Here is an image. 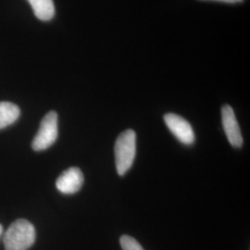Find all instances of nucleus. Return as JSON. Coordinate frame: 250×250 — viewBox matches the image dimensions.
Here are the masks:
<instances>
[{
    "instance_id": "3",
    "label": "nucleus",
    "mask_w": 250,
    "mask_h": 250,
    "mask_svg": "<svg viewBox=\"0 0 250 250\" xmlns=\"http://www.w3.org/2000/svg\"><path fill=\"white\" fill-rule=\"evenodd\" d=\"M59 117L56 111H49L40 124L39 130L32 142L35 151H43L53 145L59 135Z\"/></svg>"
},
{
    "instance_id": "8",
    "label": "nucleus",
    "mask_w": 250,
    "mask_h": 250,
    "mask_svg": "<svg viewBox=\"0 0 250 250\" xmlns=\"http://www.w3.org/2000/svg\"><path fill=\"white\" fill-rule=\"evenodd\" d=\"M21 115L20 107L11 102H0V130L13 125Z\"/></svg>"
},
{
    "instance_id": "6",
    "label": "nucleus",
    "mask_w": 250,
    "mask_h": 250,
    "mask_svg": "<svg viewBox=\"0 0 250 250\" xmlns=\"http://www.w3.org/2000/svg\"><path fill=\"white\" fill-rule=\"evenodd\" d=\"M83 174L77 167H72L64 170L56 181V188L65 195L77 193L83 185Z\"/></svg>"
},
{
    "instance_id": "10",
    "label": "nucleus",
    "mask_w": 250,
    "mask_h": 250,
    "mask_svg": "<svg viewBox=\"0 0 250 250\" xmlns=\"http://www.w3.org/2000/svg\"><path fill=\"white\" fill-rule=\"evenodd\" d=\"M213 1H220V2H224V3H239L243 0H213Z\"/></svg>"
},
{
    "instance_id": "2",
    "label": "nucleus",
    "mask_w": 250,
    "mask_h": 250,
    "mask_svg": "<svg viewBox=\"0 0 250 250\" xmlns=\"http://www.w3.org/2000/svg\"><path fill=\"white\" fill-rule=\"evenodd\" d=\"M114 153L117 172L123 176L131 169L136 154V134L134 130L129 129L120 134L114 146Z\"/></svg>"
},
{
    "instance_id": "1",
    "label": "nucleus",
    "mask_w": 250,
    "mask_h": 250,
    "mask_svg": "<svg viewBox=\"0 0 250 250\" xmlns=\"http://www.w3.org/2000/svg\"><path fill=\"white\" fill-rule=\"evenodd\" d=\"M35 226L27 220L20 219L12 223L3 235L6 250H29L36 241Z\"/></svg>"
},
{
    "instance_id": "9",
    "label": "nucleus",
    "mask_w": 250,
    "mask_h": 250,
    "mask_svg": "<svg viewBox=\"0 0 250 250\" xmlns=\"http://www.w3.org/2000/svg\"><path fill=\"white\" fill-rule=\"evenodd\" d=\"M120 244L123 250H145L137 240L130 235H123L120 238Z\"/></svg>"
},
{
    "instance_id": "11",
    "label": "nucleus",
    "mask_w": 250,
    "mask_h": 250,
    "mask_svg": "<svg viewBox=\"0 0 250 250\" xmlns=\"http://www.w3.org/2000/svg\"><path fill=\"white\" fill-rule=\"evenodd\" d=\"M2 235H3V227H2V225L0 224V239H1Z\"/></svg>"
},
{
    "instance_id": "4",
    "label": "nucleus",
    "mask_w": 250,
    "mask_h": 250,
    "mask_svg": "<svg viewBox=\"0 0 250 250\" xmlns=\"http://www.w3.org/2000/svg\"><path fill=\"white\" fill-rule=\"evenodd\" d=\"M164 122L172 134L184 145H192L195 142V133L191 125L186 119L174 113L164 115Z\"/></svg>"
},
{
    "instance_id": "5",
    "label": "nucleus",
    "mask_w": 250,
    "mask_h": 250,
    "mask_svg": "<svg viewBox=\"0 0 250 250\" xmlns=\"http://www.w3.org/2000/svg\"><path fill=\"white\" fill-rule=\"evenodd\" d=\"M222 122L229 143L234 147L240 148L243 146V136L234 111L231 106L224 105L222 107Z\"/></svg>"
},
{
    "instance_id": "7",
    "label": "nucleus",
    "mask_w": 250,
    "mask_h": 250,
    "mask_svg": "<svg viewBox=\"0 0 250 250\" xmlns=\"http://www.w3.org/2000/svg\"><path fill=\"white\" fill-rule=\"evenodd\" d=\"M27 1L30 3L36 18L43 21H47L53 19L55 15L53 0H27Z\"/></svg>"
}]
</instances>
